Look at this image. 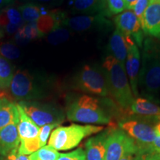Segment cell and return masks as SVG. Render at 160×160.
<instances>
[{"label": "cell", "mask_w": 160, "mask_h": 160, "mask_svg": "<svg viewBox=\"0 0 160 160\" xmlns=\"http://www.w3.org/2000/svg\"><path fill=\"white\" fill-rule=\"evenodd\" d=\"M151 2H160V0H150Z\"/></svg>", "instance_id": "obj_43"}, {"label": "cell", "mask_w": 160, "mask_h": 160, "mask_svg": "<svg viewBox=\"0 0 160 160\" xmlns=\"http://www.w3.org/2000/svg\"><path fill=\"white\" fill-rule=\"evenodd\" d=\"M66 117L75 122L88 125H111L126 113L110 97H95L90 95H77L67 99Z\"/></svg>", "instance_id": "obj_1"}, {"label": "cell", "mask_w": 160, "mask_h": 160, "mask_svg": "<svg viewBox=\"0 0 160 160\" xmlns=\"http://www.w3.org/2000/svg\"><path fill=\"white\" fill-rule=\"evenodd\" d=\"M70 36H71V31L69 28H68L67 27L64 28L59 26L50 32L47 39L52 45H57L68 39Z\"/></svg>", "instance_id": "obj_26"}, {"label": "cell", "mask_w": 160, "mask_h": 160, "mask_svg": "<svg viewBox=\"0 0 160 160\" xmlns=\"http://www.w3.org/2000/svg\"><path fill=\"white\" fill-rule=\"evenodd\" d=\"M57 160H86L85 151L82 148H78L69 153H60Z\"/></svg>", "instance_id": "obj_31"}, {"label": "cell", "mask_w": 160, "mask_h": 160, "mask_svg": "<svg viewBox=\"0 0 160 160\" xmlns=\"http://www.w3.org/2000/svg\"><path fill=\"white\" fill-rule=\"evenodd\" d=\"M63 25L72 31L82 32L88 31H102L109 30L113 24L105 16L102 14L76 16L66 17L64 19Z\"/></svg>", "instance_id": "obj_10"}, {"label": "cell", "mask_w": 160, "mask_h": 160, "mask_svg": "<svg viewBox=\"0 0 160 160\" xmlns=\"http://www.w3.org/2000/svg\"><path fill=\"white\" fill-rule=\"evenodd\" d=\"M18 121L17 103L12 102L5 94H0V129Z\"/></svg>", "instance_id": "obj_20"}, {"label": "cell", "mask_w": 160, "mask_h": 160, "mask_svg": "<svg viewBox=\"0 0 160 160\" xmlns=\"http://www.w3.org/2000/svg\"><path fill=\"white\" fill-rule=\"evenodd\" d=\"M118 127L134 140L139 149L151 145L157 137L154 125L130 114L118 121Z\"/></svg>", "instance_id": "obj_8"}, {"label": "cell", "mask_w": 160, "mask_h": 160, "mask_svg": "<svg viewBox=\"0 0 160 160\" xmlns=\"http://www.w3.org/2000/svg\"><path fill=\"white\" fill-rule=\"evenodd\" d=\"M113 22L116 29L132 38L138 47L142 48L144 32L139 20L132 10H127L116 16Z\"/></svg>", "instance_id": "obj_11"}, {"label": "cell", "mask_w": 160, "mask_h": 160, "mask_svg": "<svg viewBox=\"0 0 160 160\" xmlns=\"http://www.w3.org/2000/svg\"><path fill=\"white\" fill-rule=\"evenodd\" d=\"M138 1H139V0H125L126 9L127 10L133 9V8L134 7L136 3H137Z\"/></svg>", "instance_id": "obj_38"}, {"label": "cell", "mask_w": 160, "mask_h": 160, "mask_svg": "<svg viewBox=\"0 0 160 160\" xmlns=\"http://www.w3.org/2000/svg\"><path fill=\"white\" fill-rule=\"evenodd\" d=\"M104 130L102 126L72 124L59 126L52 131L48 145L57 151H68L79 145L85 138L97 134Z\"/></svg>", "instance_id": "obj_5"}, {"label": "cell", "mask_w": 160, "mask_h": 160, "mask_svg": "<svg viewBox=\"0 0 160 160\" xmlns=\"http://www.w3.org/2000/svg\"><path fill=\"white\" fill-rule=\"evenodd\" d=\"M111 125L94 137L89 138L85 142L86 160H104L108 137L111 131Z\"/></svg>", "instance_id": "obj_15"}, {"label": "cell", "mask_w": 160, "mask_h": 160, "mask_svg": "<svg viewBox=\"0 0 160 160\" xmlns=\"http://www.w3.org/2000/svg\"><path fill=\"white\" fill-rule=\"evenodd\" d=\"M43 34L37 28L36 22L25 23L22 27L19 28L16 37L22 41H28L30 39H35L37 38L43 37Z\"/></svg>", "instance_id": "obj_24"}, {"label": "cell", "mask_w": 160, "mask_h": 160, "mask_svg": "<svg viewBox=\"0 0 160 160\" xmlns=\"http://www.w3.org/2000/svg\"><path fill=\"white\" fill-rule=\"evenodd\" d=\"M138 91L139 95L160 104V48L153 40L144 41Z\"/></svg>", "instance_id": "obj_2"}, {"label": "cell", "mask_w": 160, "mask_h": 160, "mask_svg": "<svg viewBox=\"0 0 160 160\" xmlns=\"http://www.w3.org/2000/svg\"><path fill=\"white\" fill-rule=\"evenodd\" d=\"M109 17L118 15L126 9L125 0H105Z\"/></svg>", "instance_id": "obj_29"}, {"label": "cell", "mask_w": 160, "mask_h": 160, "mask_svg": "<svg viewBox=\"0 0 160 160\" xmlns=\"http://www.w3.org/2000/svg\"><path fill=\"white\" fill-rule=\"evenodd\" d=\"M134 42L132 38L115 29L110 37L108 50L110 54L125 65L129 48Z\"/></svg>", "instance_id": "obj_14"}, {"label": "cell", "mask_w": 160, "mask_h": 160, "mask_svg": "<svg viewBox=\"0 0 160 160\" xmlns=\"http://www.w3.org/2000/svg\"><path fill=\"white\" fill-rule=\"evenodd\" d=\"M73 88L89 95L110 97L105 71L102 66L97 64L84 65L73 79Z\"/></svg>", "instance_id": "obj_6"}, {"label": "cell", "mask_w": 160, "mask_h": 160, "mask_svg": "<svg viewBox=\"0 0 160 160\" xmlns=\"http://www.w3.org/2000/svg\"><path fill=\"white\" fill-rule=\"evenodd\" d=\"M155 131L158 137H160V121L155 126Z\"/></svg>", "instance_id": "obj_41"}, {"label": "cell", "mask_w": 160, "mask_h": 160, "mask_svg": "<svg viewBox=\"0 0 160 160\" xmlns=\"http://www.w3.org/2000/svg\"><path fill=\"white\" fill-rule=\"evenodd\" d=\"M17 106L19 116L17 127L20 139H34L37 137L39 132V127L28 117L18 102Z\"/></svg>", "instance_id": "obj_18"}, {"label": "cell", "mask_w": 160, "mask_h": 160, "mask_svg": "<svg viewBox=\"0 0 160 160\" xmlns=\"http://www.w3.org/2000/svg\"><path fill=\"white\" fill-rule=\"evenodd\" d=\"M25 23L36 22L40 17L48 13L44 8L33 3H25L18 7Z\"/></svg>", "instance_id": "obj_21"}, {"label": "cell", "mask_w": 160, "mask_h": 160, "mask_svg": "<svg viewBox=\"0 0 160 160\" xmlns=\"http://www.w3.org/2000/svg\"><path fill=\"white\" fill-rule=\"evenodd\" d=\"M4 32L5 33H7L8 35H12V34H14V33H17L18 30L19 29V28L18 26L13 25L11 23H7L5 24V25L2 26Z\"/></svg>", "instance_id": "obj_36"}, {"label": "cell", "mask_w": 160, "mask_h": 160, "mask_svg": "<svg viewBox=\"0 0 160 160\" xmlns=\"http://www.w3.org/2000/svg\"><path fill=\"white\" fill-rule=\"evenodd\" d=\"M18 103L39 128L49 124L60 125L65 120V111L57 104L40 101H22Z\"/></svg>", "instance_id": "obj_7"}, {"label": "cell", "mask_w": 160, "mask_h": 160, "mask_svg": "<svg viewBox=\"0 0 160 160\" xmlns=\"http://www.w3.org/2000/svg\"><path fill=\"white\" fill-rule=\"evenodd\" d=\"M17 124L18 122H13L0 129V154L3 157H7L19 148L20 138Z\"/></svg>", "instance_id": "obj_16"}, {"label": "cell", "mask_w": 160, "mask_h": 160, "mask_svg": "<svg viewBox=\"0 0 160 160\" xmlns=\"http://www.w3.org/2000/svg\"><path fill=\"white\" fill-rule=\"evenodd\" d=\"M138 160H160V158L148 148L139 149Z\"/></svg>", "instance_id": "obj_33"}, {"label": "cell", "mask_w": 160, "mask_h": 160, "mask_svg": "<svg viewBox=\"0 0 160 160\" xmlns=\"http://www.w3.org/2000/svg\"><path fill=\"white\" fill-rule=\"evenodd\" d=\"M33 1L37 2L41 4H45V5H59L63 1V0H33Z\"/></svg>", "instance_id": "obj_37"}, {"label": "cell", "mask_w": 160, "mask_h": 160, "mask_svg": "<svg viewBox=\"0 0 160 160\" xmlns=\"http://www.w3.org/2000/svg\"><path fill=\"white\" fill-rule=\"evenodd\" d=\"M0 56L8 60L16 59L19 57L20 51L13 42H2L0 44Z\"/></svg>", "instance_id": "obj_28"}, {"label": "cell", "mask_w": 160, "mask_h": 160, "mask_svg": "<svg viewBox=\"0 0 160 160\" xmlns=\"http://www.w3.org/2000/svg\"><path fill=\"white\" fill-rule=\"evenodd\" d=\"M42 148L39 138L29 139H20V143L18 148V152L20 154L29 155L37 152Z\"/></svg>", "instance_id": "obj_27"}, {"label": "cell", "mask_w": 160, "mask_h": 160, "mask_svg": "<svg viewBox=\"0 0 160 160\" xmlns=\"http://www.w3.org/2000/svg\"><path fill=\"white\" fill-rule=\"evenodd\" d=\"M8 90L11 97L19 102L39 101L51 93L50 86L45 80L21 69L15 71Z\"/></svg>", "instance_id": "obj_4"}, {"label": "cell", "mask_w": 160, "mask_h": 160, "mask_svg": "<svg viewBox=\"0 0 160 160\" xmlns=\"http://www.w3.org/2000/svg\"><path fill=\"white\" fill-rule=\"evenodd\" d=\"M145 148L149 149L152 153H153L160 158V137L157 136L154 141L153 142V143L146 147Z\"/></svg>", "instance_id": "obj_34"}, {"label": "cell", "mask_w": 160, "mask_h": 160, "mask_svg": "<svg viewBox=\"0 0 160 160\" xmlns=\"http://www.w3.org/2000/svg\"><path fill=\"white\" fill-rule=\"evenodd\" d=\"M60 153L51 146L45 145L30 156V160H57Z\"/></svg>", "instance_id": "obj_25"}, {"label": "cell", "mask_w": 160, "mask_h": 160, "mask_svg": "<svg viewBox=\"0 0 160 160\" xmlns=\"http://www.w3.org/2000/svg\"><path fill=\"white\" fill-rule=\"evenodd\" d=\"M144 33L160 39V2H150L142 23Z\"/></svg>", "instance_id": "obj_17"}, {"label": "cell", "mask_w": 160, "mask_h": 160, "mask_svg": "<svg viewBox=\"0 0 160 160\" xmlns=\"http://www.w3.org/2000/svg\"><path fill=\"white\" fill-rule=\"evenodd\" d=\"M59 125L58 124H49V125H45L42 127L39 128V132L38 134V138L41 144L42 147L45 146L47 144L48 139L51 137L52 131L57 127H59Z\"/></svg>", "instance_id": "obj_30"}, {"label": "cell", "mask_w": 160, "mask_h": 160, "mask_svg": "<svg viewBox=\"0 0 160 160\" xmlns=\"http://www.w3.org/2000/svg\"><path fill=\"white\" fill-rule=\"evenodd\" d=\"M0 11H1V9H0ZM4 36H5V32H4L2 26L1 22H0V39L3 38Z\"/></svg>", "instance_id": "obj_42"}, {"label": "cell", "mask_w": 160, "mask_h": 160, "mask_svg": "<svg viewBox=\"0 0 160 160\" xmlns=\"http://www.w3.org/2000/svg\"><path fill=\"white\" fill-rule=\"evenodd\" d=\"M6 160H30V157H28L27 155L20 154L18 152V149H16L7 156Z\"/></svg>", "instance_id": "obj_35"}, {"label": "cell", "mask_w": 160, "mask_h": 160, "mask_svg": "<svg viewBox=\"0 0 160 160\" xmlns=\"http://www.w3.org/2000/svg\"><path fill=\"white\" fill-rule=\"evenodd\" d=\"M138 151L139 147L134 140L115 124H111L104 160H121L125 156Z\"/></svg>", "instance_id": "obj_9"}, {"label": "cell", "mask_w": 160, "mask_h": 160, "mask_svg": "<svg viewBox=\"0 0 160 160\" xmlns=\"http://www.w3.org/2000/svg\"><path fill=\"white\" fill-rule=\"evenodd\" d=\"M121 160H138V153L125 156Z\"/></svg>", "instance_id": "obj_40"}, {"label": "cell", "mask_w": 160, "mask_h": 160, "mask_svg": "<svg viewBox=\"0 0 160 160\" xmlns=\"http://www.w3.org/2000/svg\"><path fill=\"white\" fill-rule=\"evenodd\" d=\"M107 78L110 98L128 114L135 97L132 92L125 65L111 55L105 58L102 65Z\"/></svg>", "instance_id": "obj_3"}, {"label": "cell", "mask_w": 160, "mask_h": 160, "mask_svg": "<svg viewBox=\"0 0 160 160\" xmlns=\"http://www.w3.org/2000/svg\"><path fill=\"white\" fill-rule=\"evenodd\" d=\"M73 10L83 14H102L109 17L105 0H73Z\"/></svg>", "instance_id": "obj_19"}, {"label": "cell", "mask_w": 160, "mask_h": 160, "mask_svg": "<svg viewBox=\"0 0 160 160\" xmlns=\"http://www.w3.org/2000/svg\"><path fill=\"white\" fill-rule=\"evenodd\" d=\"M0 22H1L2 26L9 22L18 26L19 28L22 27L25 24L19 8L11 5L1 9Z\"/></svg>", "instance_id": "obj_22"}, {"label": "cell", "mask_w": 160, "mask_h": 160, "mask_svg": "<svg viewBox=\"0 0 160 160\" xmlns=\"http://www.w3.org/2000/svg\"><path fill=\"white\" fill-rule=\"evenodd\" d=\"M150 2H151L150 0H139L132 9V11L134 12L135 15L137 16L138 19L139 20L141 25L142 23L145 12L147 8L148 7Z\"/></svg>", "instance_id": "obj_32"}, {"label": "cell", "mask_w": 160, "mask_h": 160, "mask_svg": "<svg viewBox=\"0 0 160 160\" xmlns=\"http://www.w3.org/2000/svg\"><path fill=\"white\" fill-rule=\"evenodd\" d=\"M14 0H0V9H2L4 8L11 5Z\"/></svg>", "instance_id": "obj_39"}, {"label": "cell", "mask_w": 160, "mask_h": 160, "mask_svg": "<svg viewBox=\"0 0 160 160\" xmlns=\"http://www.w3.org/2000/svg\"><path fill=\"white\" fill-rule=\"evenodd\" d=\"M14 73V67L11 62L0 56V90L9 88Z\"/></svg>", "instance_id": "obj_23"}, {"label": "cell", "mask_w": 160, "mask_h": 160, "mask_svg": "<svg viewBox=\"0 0 160 160\" xmlns=\"http://www.w3.org/2000/svg\"><path fill=\"white\" fill-rule=\"evenodd\" d=\"M125 68L133 94L135 98L139 97L138 82L140 71V52L139 47L135 43L129 48L125 63Z\"/></svg>", "instance_id": "obj_13"}, {"label": "cell", "mask_w": 160, "mask_h": 160, "mask_svg": "<svg viewBox=\"0 0 160 160\" xmlns=\"http://www.w3.org/2000/svg\"><path fill=\"white\" fill-rule=\"evenodd\" d=\"M128 114L156 126L160 121V105L146 98L137 97L130 108Z\"/></svg>", "instance_id": "obj_12"}]
</instances>
